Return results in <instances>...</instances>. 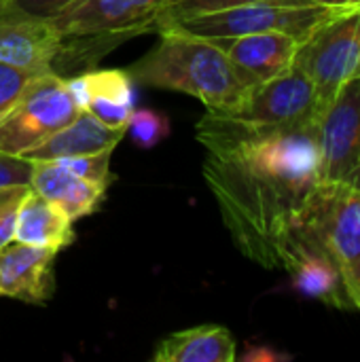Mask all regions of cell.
Segmentation results:
<instances>
[{
	"label": "cell",
	"instance_id": "cell-7",
	"mask_svg": "<svg viewBox=\"0 0 360 362\" xmlns=\"http://www.w3.org/2000/svg\"><path fill=\"white\" fill-rule=\"evenodd\" d=\"M295 68L314 85L323 115L339 85L360 76V6L316 25L299 42Z\"/></svg>",
	"mask_w": 360,
	"mask_h": 362
},
{
	"label": "cell",
	"instance_id": "cell-25",
	"mask_svg": "<svg viewBox=\"0 0 360 362\" xmlns=\"http://www.w3.org/2000/svg\"><path fill=\"white\" fill-rule=\"evenodd\" d=\"M30 191V185H19V187H4L0 189V218L13 214L17 206L21 204L23 195Z\"/></svg>",
	"mask_w": 360,
	"mask_h": 362
},
{
	"label": "cell",
	"instance_id": "cell-8",
	"mask_svg": "<svg viewBox=\"0 0 360 362\" xmlns=\"http://www.w3.org/2000/svg\"><path fill=\"white\" fill-rule=\"evenodd\" d=\"M318 185L360 180V76L339 85L318 125Z\"/></svg>",
	"mask_w": 360,
	"mask_h": 362
},
{
	"label": "cell",
	"instance_id": "cell-4",
	"mask_svg": "<svg viewBox=\"0 0 360 362\" xmlns=\"http://www.w3.org/2000/svg\"><path fill=\"white\" fill-rule=\"evenodd\" d=\"M178 0H79L49 17L66 42V57L87 59L136 34L155 32L157 19ZM93 55V53H91Z\"/></svg>",
	"mask_w": 360,
	"mask_h": 362
},
{
	"label": "cell",
	"instance_id": "cell-24",
	"mask_svg": "<svg viewBox=\"0 0 360 362\" xmlns=\"http://www.w3.org/2000/svg\"><path fill=\"white\" fill-rule=\"evenodd\" d=\"M11 2L25 8L28 13L40 15V17H53V15H57L59 11L68 8L70 4H74L79 0H11Z\"/></svg>",
	"mask_w": 360,
	"mask_h": 362
},
{
	"label": "cell",
	"instance_id": "cell-17",
	"mask_svg": "<svg viewBox=\"0 0 360 362\" xmlns=\"http://www.w3.org/2000/svg\"><path fill=\"white\" fill-rule=\"evenodd\" d=\"M125 127H110L95 119L89 110H79V115L40 146L32 148L25 159L30 161H51L59 157L93 155L102 151H115L123 140Z\"/></svg>",
	"mask_w": 360,
	"mask_h": 362
},
{
	"label": "cell",
	"instance_id": "cell-6",
	"mask_svg": "<svg viewBox=\"0 0 360 362\" xmlns=\"http://www.w3.org/2000/svg\"><path fill=\"white\" fill-rule=\"evenodd\" d=\"M79 110L64 76L57 72L32 76L13 106L0 115V153L25 157L66 127Z\"/></svg>",
	"mask_w": 360,
	"mask_h": 362
},
{
	"label": "cell",
	"instance_id": "cell-20",
	"mask_svg": "<svg viewBox=\"0 0 360 362\" xmlns=\"http://www.w3.org/2000/svg\"><path fill=\"white\" fill-rule=\"evenodd\" d=\"M110 155L112 151H102V153H93V155H76V157H59V159H51L62 163L66 170L74 172L81 178L93 180L102 187L108 189V185L112 182V174H110Z\"/></svg>",
	"mask_w": 360,
	"mask_h": 362
},
{
	"label": "cell",
	"instance_id": "cell-11",
	"mask_svg": "<svg viewBox=\"0 0 360 362\" xmlns=\"http://www.w3.org/2000/svg\"><path fill=\"white\" fill-rule=\"evenodd\" d=\"M280 269L293 278V286L301 295L342 312H356L339 269L314 244L295 235L286 238L280 252Z\"/></svg>",
	"mask_w": 360,
	"mask_h": 362
},
{
	"label": "cell",
	"instance_id": "cell-26",
	"mask_svg": "<svg viewBox=\"0 0 360 362\" xmlns=\"http://www.w3.org/2000/svg\"><path fill=\"white\" fill-rule=\"evenodd\" d=\"M274 4H299V6H337V8H352L360 6V0H267Z\"/></svg>",
	"mask_w": 360,
	"mask_h": 362
},
{
	"label": "cell",
	"instance_id": "cell-14",
	"mask_svg": "<svg viewBox=\"0 0 360 362\" xmlns=\"http://www.w3.org/2000/svg\"><path fill=\"white\" fill-rule=\"evenodd\" d=\"M70 93L81 110H89L95 119L110 127H127L134 106V81L125 70H91L66 78Z\"/></svg>",
	"mask_w": 360,
	"mask_h": 362
},
{
	"label": "cell",
	"instance_id": "cell-9",
	"mask_svg": "<svg viewBox=\"0 0 360 362\" xmlns=\"http://www.w3.org/2000/svg\"><path fill=\"white\" fill-rule=\"evenodd\" d=\"M227 117L255 129H289L318 123L320 104L310 78L293 68L278 78L257 85L244 106Z\"/></svg>",
	"mask_w": 360,
	"mask_h": 362
},
{
	"label": "cell",
	"instance_id": "cell-13",
	"mask_svg": "<svg viewBox=\"0 0 360 362\" xmlns=\"http://www.w3.org/2000/svg\"><path fill=\"white\" fill-rule=\"evenodd\" d=\"M250 85L278 78L295 68L299 38L284 32H259L216 40Z\"/></svg>",
	"mask_w": 360,
	"mask_h": 362
},
{
	"label": "cell",
	"instance_id": "cell-15",
	"mask_svg": "<svg viewBox=\"0 0 360 362\" xmlns=\"http://www.w3.org/2000/svg\"><path fill=\"white\" fill-rule=\"evenodd\" d=\"M34 170L30 176V187L57 204L70 221H79L87 214H93L106 195V187L81 178L74 172L66 170L57 161H32Z\"/></svg>",
	"mask_w": 360,
	"mask_h": 362
},
{
	"label": "cell",
	"instance_id": "cell-21",
	"mask_svg": "<svg viewBox=\"0 0 360 362\" xmlns=\"http://www.w3.org/2000/svg\"><path fill=\"white\" fill-rule=\"evenodd\" d=\"M255 2H267V0H178L174 6H170L155 23L157 28L174 17H185V15H195V13H208V11H221L229 6H242V4H255Z\"/></svg>",
	"mask_w": 360,
	"mask_h": 362
},
{
	"label": "cell",
	"instance_id": "cell-1",
	"mask_svg": "<svg viewBox=\"0 0 360 362\" xmlns=\"http://www.w3.org/2000/svg\"><path fill=\"white\" fill-rule=\"evenodd\" d=\"M316 125L255 129L214 112L197 123L221 218L236 248L265 269H280L284 240L318 187Z\"/></svg>",
	"mask_w": 360,
	"mask_h": 362
},
{
	"label": "cell",
	"instance_id": "cell-5",
	"mask_svg": "<svg viewBox=\"0 0 360 362\" xmlns=\"http://www.w3.org/2000/svg\"><path fill=\"white\" fill-rule=\"evenodd\" d=\"M346 8L337 6H299V4H274V2H255L242 6H229L221 11L195 13L185 17H174L163 21L157 28V34L163 30H176L195 34L202 38H238L259 32H284L303 40L316 25L331 19L333 15Z\"/></svg>",
	"mask_w": 360,
	"mask_h": 362
},
{
	"label": "cell",
	"instance_id": "cell-19",
	"mask_svg": "<svg viewBox=\"0 0 360 362\" xmlns=\"http://www.w3.org/2000/svg\"><path fill=\"white\" fill-rule=\"evenodd\" d=\"M125 134L132 136L136 146L140 148H155L170 136V121L166 115L149 110V108H134L125 127Z\"/></svg>",
	"mask_w": 360,
	"mask_h": 362
},
{
	"label": "cell",
	"instance_id": "cell-22",
	"mask_svg": "<svg viewBox=\"0 0 360 362\" xmlns=\"http://www.w3.org/2000/svg\"><path fill=\"white\" fill-rule=\"evenodd\" d=\"M32 76L36 74L30 70L15 68V66L0 62V115L13 106V102L19 98V93L23 91V87L30 83Z\"/></svg>",
	"mask_w": 360,
	"mask_h": 362
},
{
	"label": "cell",
	"instance_id": "cell-3",
	"mask_svg": "<svg viewBox=\"0 0 360 362\" xmlns=\"http://www.w3.org/2000/svg\"><path fill=\"white\" fill-rule=\"evenodd\" d=\"M291 235L314 244L333 261L360 314V180L318 185Z\"/></svg>",
	"mask_w": 360,
	"mask_h": 362
},
{
	"label": "cell",
	"instance_id": "cell-10",
	"mask_svg": "<svg viewBox=\"0 0 360 362\" xmlns=\"http://www.w3.org/2000/svg\"><path fill=\"white\" fill-rule=\"evenodd\" d=\"M66 42L49 17L28 13L11 0H0V62L34 74L55 72L64 62Z\"/></svg>",
	"mask_w": 360,
	"mask_h": 362
},
{
	"label": "cell",
	"instance_id": "cell-23",
	"mask_svg": "<svg viewBox=\"0 0 360 362\" xmlns=\"http://www.w3.org/2000/svg\"><path fill=\"white\" fill-rule=\"evenodd\" d=\"M32 170H34V163L30 159L0 153V189L30 185Z\"/></svg>",
	"mask_w": 360,
	"mask_h": 362
},
{
	"label": "cell",
	"instance_id": "cell-16",
	"mask_svg": "<svg viewBox=\"0 0 360 362\" xmlns=\"http://www.w3.org/2000/svg\"><path fill=\"white\" fill-rule=\"evenodd\" d=\"M13 242L59 252L74 242L72 221L57 204L30 187L15 210Z\"/></svg>",
	"mask_w": 360,
	"mask_h": 362
},
{
	"label": "cell",
	"instance_id": "cell-18",
	"mask_svg": "<svg viewBox=\"0 0 360 362\" xmlns=\"http://www.w3.org/2000/svg\"><path fill=\"white\" fill-rule=\"evenodd\" d=\"M155 362H233L236 339L225 327L202 325L176 331L161 339L153 352Z\"/></svg>",
	"mask_w": 360,
	"mask_h": 362
},
{
	"label": "cell",
	"instance_id": "cell-2",
	"mask_svg": "<svg viewBox=\"0 0 360 362\" xmlns=\"http://www.w3.org/2000/svg\"><path fill=\"white\" fill-rule=\"evenodd\" d=\"M125 72L134 83L193 95L214 115L238 112L255 89L216 40L176 30L159 32V45Z\"/></svg>",
	"mask_w": 360,
	"mask_h": 362
},
{
	"label": "cell",
	"instance_id": "cell-27",
	"mask_svg": "<svg viewBox=\"0 0 360 362\" xmlns=\"http://www.w3.org/2000/svg\"><path fill=\"white\" fill-rule=\"evenodd\" d=\"M13 225H15V212L0 218V248L13 242Z\"/></svg>",
	"mask_w": 360,
	"mask_h": 362
},
{
	"label": "cell",
	"instance_id": "cell-12",
	"mask_svg": "<svg viewBox=\"0 0 360 362\" xmlns=\"http://www.w3.org/2000/svg\"><path fill=\"white\" fill-rule=\"evenodd\" d=\"M51 248L11 242L0 248V297L42 305L53 297L55 278Z\"/></svg>",
	"mask_w": 360,
	"mask_h": 362
}]
</instances>
